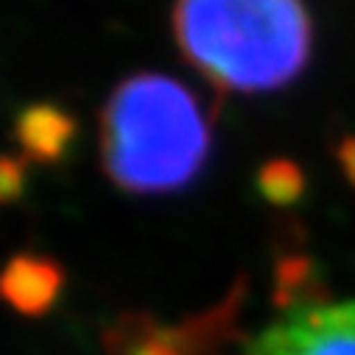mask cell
Here are the masks:
<instances>
[{
  "label": "cell",
  "mask_w": 355,
  "mask_h": 355,
  "mask_svg": "<svg viewBox=\"0 0 355 355\" xmlns=\"http://www.w3.org/2000/svg\"><path fill=\"white\" fill-rule=\"evenodd\" d=\"M28 185V159L0 154V207L23 199Z\"/></svg>",
  "instance_id": "obj_8"
},
{
  "label": "cell",
  "mask_w": 355,
  "mask_h": 355,
  "mask_svg": "<svg viewBox=\"0 0 355 355\" xmlns=\"http://www.w3.org/2000/svg\"><path fill=\"white\" fill-rule=\"evenodd\" d=\"M336 159H338V168L344 173V180L355 188V135L344 137L338 146H336Z\"/></svg>",
  "instance_id": "obj_9"
},
{
  "label": "cell",
  "mask_w": 355,
  "mask_h": 355,
  "mask_svg": "<svg viewBox=\"0 0 355 355\" xmlns=\"http://www.w3.org/2000/svg\"><path fill=\"white\" fill-rule=\"evenodd\" d=\"M15 137L20 146V157L28 162H59L76 140V118L48 101L31 104L17 115Z\"/></svg>",
  "instance_id": "obj_6"
},
{
  "label": "cell",
  "mask_w": 355,
  "mask_h": 355,
  "mask_svg": "<svg viewBox=\"0 0 355 355\" xmlns=\"http://www.w3.org/2000/svg\"><path fill=\"white\" fill-rule=\"evenodd\" d=\"M171 23L188 64L224 93L280 90L313 53L302 0H176Z\"/></svg>",
  "instance_id": "obj_1"
},
{
  "label": "cell",
  "mask_w": 355,
  "mask_h": 355,
  "mask_svg": "<svg viewBox=\"0 0 355 355\" xmlns=\"http://www.w3.org/2000/svg\"><path fill=\"white\" fill-rule=\"evenodd\" d=\"M257 191L269 205H297L305 196V171L288 157H272L257 171Z\"/></svg>",
  "instance_id": "obj_7"
},
{
  "label": "cell",
  "mask_w": 355,
  "mask_h": 355,
  "mask_svg": "<svg viewBox=\"0 0 355 355\" xmlns=\"http://www.w3.org/2000/svg\"><path fill=\"white\" fill-rule=\"evenodd\" d=\"M64 269L48 254L20 252L0 269V302L20 316H45L64 291Z\"/></svg>",
  "instance_id": "obj_5"
},
{
  "label": "cell",
  "mask_w": 355,
  "mask_h": 355,
  "mask_svg": "<svg viewBox=\"0 0 355 355\" xmlns=\"http://www.w3.org/2000/svg\"><path fill=\"white\" fill-rule=\"evenodd\" d=\"M207 154L210 123L182 81L146 70L112 90L101 115V159L121 191H182L202 173Z\"/></svg>",
  "instance_id": "obj_2"
},
{
  "label": "cell",
  "mask_w": 355,
  "mask_h": 355,
  "mask_svg": "<svg viewBox=\"0 0 355 355\" xmlns=\"http://www.w3.org/2000/svg\"><path fill=\"white\" fill-rule=\"evenodd\" d=\"M241 286L213 311L180 324H162L146 313L121 316L104 333V355H227L238 336Z\"/></svg>",
  "instance_id": "obj_3"
},
{
  "label": "cell",
  "mask_w": 355,
  "mask_h": 355,
  "mask_svg": "<svg viewBox=\"0 0 355 355\" xmlns=\"http://www.w3.org/2000/svg\"><path fill=\"white\" fill-rule=\"evenodd\" d=\"M246 355H355V302H308L263 327Z\"/></svg>",
  "instance_id": "obj_4"
}]
</instances>
